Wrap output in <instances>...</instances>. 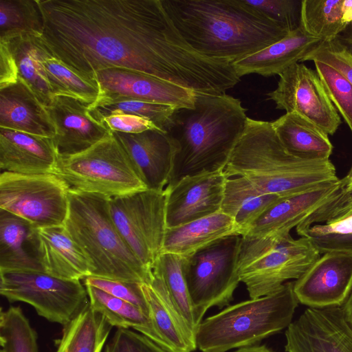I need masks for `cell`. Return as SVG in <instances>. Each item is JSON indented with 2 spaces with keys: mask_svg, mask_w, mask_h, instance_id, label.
I'll use <instances>...</instances> for the list:
<instances>
[{
  "mask_svg": "<svg viewBox=\"0 0 352 352\" xmlns=\"http://www.w3.org/2000/svg\"><path fill=\"white\" fill-rule=\"evenodd\" d=\"M50 52L79 76L118 67L192 91L221 95L239 81L232 64L197 52L162 0H38Z\"/></svg>",
  "mask_w": 352,
  "mask_h": 352,
  "instance_id": "cell-1",
  "label": "cell"
},
{
  "mask_svg": "<svg viewBox=\"0 0 352 352\" xmlns=\"http://www.w3.org/2000/svg\"><path fill=\"white\" fill-rule=\"evenodd\" d=\"M182 37L199 54L234 63L290 32L245 0H162Z\"/></svg>",
  "mask_w": 352,
  "mask_h": 352,
  "instance_id": "cell-2",
  "label": "cell"
},
{
  "mask_svg": "<svg viewBox=\"0 0 352 352\" xmlns=\"http://www.w3.org/2000/svg\"><path fill=\"white\" fill-rule=\"evenodd\" d=\"M248 118L241 102L226 94H196L193 108L176 109L167 133L177 152L167 186L187 175L224 169Z\"/></svg>",
  "mask_w": 352,
  "mask_h": 352,
  "instance_id": "cell-3",
  "label": "cell"
},
{
  "mask_svg": "<svg viewBox=\"0 0 352 352\" xmlns=\"http://www.w3.org/2000/svg\"><path fill=\"white\" fill-rule=\"evenodd\" d=\"M224 171L242 177L262 192L285 197L339 180L330 160H308L289 153L272 122L248 118Z\"/></svg>",
  "mask_w": 352,
  "mask_h": 352,
  "instance_id": "cell-4",
  "label": "cell"
},
{
  "mask_svg": "<svg viewBox=\"0 0 352 352\" xmlns=\"http://www.w3.org/2000/svg\"><path fill=\"white\" fill-rule=\"evenodd\" d=\"M109 199L70 188L64 226L88 259L91 276L148 283L152 272L138 260L118 230Z\"/></svg>",
  "mask_w": 352,
  "mask_h": 352,
  "instance_id": "cell-5",
  "label": "cell"
},
{
  "mask_svg": "<svg viewBox=\"0 0 352 352\" xmlns=\"http://www.w3.org/2000/svg\"><path fill=\"white\" fill-rule=\"evenodd\" d=\"M298 304L294 282H286L270 294L229 306L200 322L197 347L201 352H226L254 346L287 327Z\"/></svg>",
  "mask_w": 352,
  "mask_h": 352,
  "instance_id": "cell-6",
  "label": "cell"
},
{
  "mask_svg": "<svg viewBox=\"0 0 352 352\" xmlns=\"http://www.w3.org/2000/svg\"><path fill=\"white\" fill-rule=\"evenodd\" d=\"M320 256L319 251L306 237L241 236L240 280L250 298L262 297L277 291L287 280L299 278Z\"/></svg>",
  "mask_w": 352,
  "mask_h": 352,
  "instance_id": "cell-7",
  "label": "cell"
},
{
  "mask_svg": "<svg viewBox=\"0 0 352 352\" xmlns=\"http://www.w3.org/2000/svg\"><path fill=\"white\" fill-rule=\"evenodd\" d=\"M54 174L72 189L108 198L147 189L113 132L81 153L59 157Z\"/></svg>",
  "mask_w": 352,
  "mask_h": 352,
  "instance_id": "cell-8",
  "label": "cell"
},
{
  "mask_svg": "<svg viewBox=\"0 0 352 352\" xmlns=\"http://www.w3.org/2000/svg\"><path fill=\"white\" fill-rule=\"evenodd\" d=\"M241 235H231L184 258V274L198 325L209 308H222L233 299L241 282Z\"/></svg>",
  "mask_w": 352,
  "mask_h": 352,
  "instance_id": "cell-9",
  "label": "cell"
},
{
  "mask_svg": "<svg viewBox=\"0 0 352 352\" xmlns=\"http://www.w3.org/2000/svg\"><path fill=\"white\" fill-rule=\"evenodd\" d=\"M0 294L10 302L30 304L39 316L63 327L89 304L80 280L63 279L39 271L0 272Z\"/></svg>",
  "mask_w": 352,
  "mask_h": 352,
  "instance_id": "cell-10",
  "label": "cell"
},
{
  "mask_svg": "<svg viewBox=\"0 0 352 352\" xmlns=\"http://www.w3.org/2000/svg\"><path fill=\"white\" fill-rule=\"evenodd\" d=\"M70 187L53 173L0 175V209L29 222L34 228L64 225Z\"/></svg>",
  "mask_w": 352,
  "mask_h": 352,
  "instance_id": "cell-11",
  "label": "cell"
},
{
  "mask_svg": "<svg viewBox=\"0 0 352 352\" xmlns=\"http://www.w3.org/2000/svg\"><path fill=\"white\" fill-rule=\"evenodd\" d=\"M164 190L146 189L109 199L115 225L135 256L148 270L162 252L166 230Z\"/></svg>",
  "mask_w": 352,
  "mask_h": 352,
  "instance_id": "cell-12",
  "label": "cell"
},
{
  "mask_svg": "<svg viewBox=\"0 0 352 352\" xmlns=\"http://www.w3.org/2000/svg\"><path fill=\"white\" fill-rule=\"evenodd\" d=\"M279 77L276 88L267 94L276 109L298 113L333 135L342 121L316 71L297 63Z\"/></svg>",
  "mask_w": 352,
  "mask_h": 352,
  "instance_id": "cell-13",
  "label": "cell"
},
{
  "mask_svg": "<svg viewBox=\"0 0 352 352\" xmlns=\"http://www.w3.org/2000/svg\"><path fill=\"white\" fill-rule=\"evenodd\" d=\"M228 178L224 169H220L187 175L175 184L167 186V228L219 212Z\"/></svg>",
  "mask_w": 352,
  "mask_h": 352,
  "instance_id": "cell-14",
  "label": "cell"
},
{
  "mask_svg": "<svg viewBox=\"0 0 352 352\" xmlns=\"http://www.w3.org/2000/svg\"><path fill=\"white\" fill-rule=\"evenodd\" d=\"M287 352H352V329L342 306L307 308L285 331Z\"/></svg>",
  "mask_w": 352,
  "mask_h": 352,
  "instance_id": "cell-15",
  "label": "cell"
},
{
  "mask_svg": "<svg viewBox=\"0 0 352 352\" xmlns=\"http://www.w3.org/2000/svg\"><path fill=\"white\" fill-rule=\"evenodd\" d=\"M322 254L294 282L295 296L309 307L342 306L352 290V254Z\"/></svg>",
  "mask_w": 352,
  "mask_h": 352,
  "instance_id": "cell-16",
  "label": "cell"
},
{
  "mask_svg": "<svg viewBox=\"0 0 352 352\" xmlns=\"http://www.w3.org/2000/svg\"><path fill=\"white\" fill-rule=\"evenodd\" d=\"M89 104L68 95H56L45 107L56 129L52 138L58 157L81 153L111 131L94 119Z\"/></svg>",
  "mask_w": 352,
  "mask_h": 352,
  "instance_id": "cell-17",
  "label": "cell"
},
{
  "mask_svg": "<svg viewBox=\"0 0 352 352\" xmlns=\"http://www.w3.org/2000/svg\"><path fill=\"white\" fill-rule=\"evenodd\" d=\"M113 133L131 159L147 189L164 190L169 183L177 152L175 140L159 129L138 133Z\"/></svg>",
  "mask_w": 352,
  "mask_h": 352,
  "instance_id": "cell-18",
  "label": "cell"
},
{
  "mask_svg": "<svg viewBox=\"0 0 352 352\" xmlns=\"http://www.w3.org/2000/svg\"><path fill=\"white\" fill-rule=\"evenodd\" d=\"M94 80L101 96H118L166 104L193 108L195 93L182 87L124 68L113 67L96 72Z\"/></svg>",
  "mask_w": 352,
  "mask_h": 352,
  "instance_id": "cell-19",
  "label": "cell"
},
{
  "mask_svg": "<svg viewBox=\"0 0 352 352\" xmlns=\"http://www.w3.org/2000/svg\"><path fill=\"white\" fill-rule=\"evenodd\" d=\"M341 179L280 198L241 236L274 238L290 234L340 188Z\"/></svg>",
  "mask_w": 352,
  "mask_h": 352,
  "instance_id": "cell-20",
  "label": "cell"
},
{
  "mask_svg": "<svg viewBox=\"0 0 352 352\" xmlns=\"http://www.w3.org/2000/svg\"><path fill=\"white\" fill-rule=\"evenodd\" d=\"M30 243L44 272L69 280L91 275L88 259L64 225L34 228Z\"/></svg>",
  "mask_w": 352,
  "mask_h": 352,
  "instance_id": "cell-21",
  "label": "cell"
},
{
  "mask_svg": "<svg viewBox=\"0 0 352 352\" xmlns=\"http://www.w3.org/2000/svg\"><path fill=\"white\" fill-rule=\"evenodd\" d=\"M58 157L52 138L0 128L1 170L54 174Z\"/></svg>",
  "mask_w": 352,
  "mask_h": 352,
  "instance_id": "cell-22",
  "label": "cell"
},
{
  "mask_svg": "<svg viewBox=\"0 0 352 352\" xmlns=\"http://www.w3.org/2000/svg\"><path fill=\"white\" fill-rule=\"evenodd\" d=\"M0 128L53 138L56 129L45 107L25 82L0 89Z\"/></svg>",
  "mask_w": 352,
  "mask_h": 352,
  "instance_id": "cell-23",
  "label": "cell"
},
{
  "mask_svg": "<svg viewBox=\"0 0 352 352\" xmlns=\"http://www.w3.org/2000/svg\"><path fill=\"white\" fill-rule=\"evenodd\" d=\"M321 42L299 25L280 41L232 63V65L239 78L253 74L264 77L279 76L302 61Z\"/></svg>",
  "mask_w": 352,
  "mask_h": 352,
  "instance_id": "cell-24",
  "label": "cell"
},
{
  "mask_svg": "<svg viewBox=\"0 0 352 352\" xmlns=\"http://www.w3.org/2000/svg\"><path fill=\"white\" fill-rule=\"evenodd\" d=\"M241 235L234 219L219 211L187 223L166 228L162 253L188 258L231 235Z\"/></svg>",
  "mask_w": 352,
  "mask_h": 352,
  "instance_id": "cell-25",
  "label": "cell"
},
{
  "mask_svg": "<svg viewBox=\"0 0 352 352\" xmlns=\"http://www.w3.org/2000/svg\"><path fill=\"white\" fill-rule=\"evenodd\" d=\"M142 288L150 307L151 318L158 333L172 352H192L195 337L178 314L161 278L152 272L148 283Z\"/></svg>",
  "mask_w": 352,
  "mask_h": 352,
  "instance_id": "cell-26",
  "label": "cell"
},
{
  "mask_svg": "<svg viewBox=\"0 0 352 352\" xmlns=\"http://www.w3.org/2000/svg\"><path fill=\"white\" fill-rule=\"evenodd\" d=\"M271 122L282 144L292 155L308 160H330L333 146L329 135L307 118L290 112Z\"/></svg>",
  "mask_w": 352,
  "mask_h": 352,
  "instance_id": "cell-27",
  "label": "cell"
},
{
  "mask_svg": "<svg viewBox=\"0 0 352 352\" xmlns=\"http://www.w3.org/2000/svg\"><path fill=\"white\" fill-rule=\"evenodd\" d=\"M5 41L16 62L19 77L25 82L45 107L48 106L54 96L43 63L54 56L41 36L23 34Z\"/></svg>",
  "mask_w": 352,
  "mask_h": 352,
  "instance_id": "cell-28",
  "label": "cell"
},
{
  "mask_svg": "<svg viewBox=\"0 0 352 352\" xmlns=\"http://www.w3.org/2000/svg\"><path fill=\"white\" fill-rule=\"evenodd\" d=\"M92 309L100 314L112 327L132 328L157 345L172 352L156 330L151 318L140 309L95 287L85 285Z\"/></svg>",
  "mask_w": 352,
  "mask_h": 352,
  "instance_id": "cell-29",
  "label": "cell"
},
{
  "mask_svg": "<svg viewBox=\"0 0 352 352\" xmlns=\"http://www.w3.org/2000/svg\"><path fill=\"white\" fill-rule=\"evenodd\" d=\"M34 229L25 219L0 209V272H43L25 248Z\"/></svg>",
  "mask_w": 352,
  "mask_h": 352,
  "instance_id": "cell-30",
  "label": "cell"
},
{
  "mask_svg": "<svg viewBox=\"0 0 352 352\" xmlns=\"http://www.w3.org/2000/svg\"><path fill=\"white\" fill-rule=\"evenodd\" d=\"M280 198L261 192L242 177H231L225 184L220 211L234 219L241 236Z\"/></svg>",
  "mask_w": 352,
  "mask_h": 352,
  "instance_id": "cell-31",
  "label": "cell"
},
{
  "mask_svg": "<svg viewBox=\"0 0 352 352\" xmlns=\"http://www.w3.org/2000/svg\"><path fill=\"white\" fill-rule=\"evenodd\" d=\"M113 327L89 305L63 327L56 352H101Z\"/></svg>",
  "mask_w": 352,
  "mask_h": 352,
  "instance_id": "cell-32",
  "label": "cell"
},
{
  "mask_svg": "<svg viewBox=\"0 0 352 352\" xmlns=\"http://www.w3.org/2000/svg\"><path fill=\"white\" fill-rule=\"evenodd\" d=\"M184 258L180 256L162 253L155 262L151 271L161 278L178 314L195 337L198 324L184 274Z\"/></svg>",
  "mask_w": 352,
  "mask_h": 352,
  "instance_id": "cell-33",
  "label": "cell"
},
{
  "mask_svg": "<svg viewBox=\"0 0 352 352\" xmlns=\"http://www.w3.org/2000/svg\"><path fill=\"white\" fill-rule=\"evenodd\" d=\"M176 109L170 105L118 96H101L96 103L89 106V112L96 120L112 113L132 114L148 119L158 129L166 133L170 128Z\"/></svg>",
  "mask_w": 352,
  "mask_h": 352,
  "instance_id": "cell-34",
  "label": "cell"
},
{
  "mask_svg": "<svg viewBox=\"0 0 352 352\" xmlns=\"http://www.w3.org/2000/svg\"><path fill=\"white\" fill-rule=\"evenodd\" d=\"M343 0H302L300 26L322 42L333 41L349 25L342 19Z\"/></svg>",
  "mask_w": 352,
  "mask_h": 352,
  "instance_id": "cell-35",
  "label": "cell"
},
{
  "mask_svg": "<svg viewBox=\"0 0 352 352\" xmlns=\"http://www.w3.org/2000/svg\"><path fill=\"white\" fill-rule=\"evenodd\" d=\"M43 28L38 0H0V41L23 34L41 36Z\"/></svg>",
  "mask_w": 352,
  "mask_h": 352,
  "instance_id": "cell-36",
  "label": "cell"
},
{
  "mask_svg": "<svg viewBox=\"0 0 352 352\" xmlns=\"http://www.w3.org/2000/svg\"><path fill=\"white\" fill-rule=\"evenodd\" d=\"M43 65L54 96H71L90 106L100 98L97 81L79 76L54 57L46 59Z\"/></svg>",
  "mask_w": 352,
  "mask_h": 352,
  "instance_id": "cell-37",
  "label": "cell"
},
{
  "mask_svg": "<svg viewBox=\"0 0 352 352\" xmlns=\"http://www.w3.org/2000/svg\"><path fill=\"white\" fill-rule=\"evenodd\" d=\"M38 336L20 307L0 313V352H38Z\"/></svg>",
  "mask_w": 352,
  "mask_h": 352,
  "instance_id": "cell-38",
  "label": "cell"
},
{
  "mask_svg": "<svg viewBox=\"0 0 352 352\" xmlns=\"http://www.w3.org/2000/svg\"><path fill=\"white\" fill-rule=\"evenodd\" d=\"M328 96L352 133V83L338 70L320 61H314Z\"/></svg>",
  "mask_w": 352,
  "mask_h": 352,
  "instance_id": "cell-39",
  "label": "cell"
},
{
  "mask_svg": "<svg viewBox=\"0 0 352 352\" xmlns=\"http://www.w3.org/2000/svg\"><path fill=\"white\" fill-rule=\"evenodd\" d=\"M84 283L133 304L151 318L150 307L142 288V283L93 276L85 278Z\"/></svg>",
  "mask_w": 352,
  "mask_h": 352,
  "instance_id": "cell-40",
  "label": "cell"
},
{
  "mask_svg": "<svg viewBox=\"0 0 352 352\" xmlns=\"http://www.w3.org/2000/svg\"><path fill=\"white\" fill-rule=\"evenodd\" d=\"M320 61L334 67L352 83V55L336 41L321 42L302 61ZM346 177L352 179V165Z\"/></svg>",
  "mask_w": 352,
  "mask_h": 352,
  "instance_id": "cell-41",
  "label": "cell"
},
{
  "mask_svg": "<svg viewBox=\"0 0 352 352\" xmlns=\"http://www.w3.org/2000/svg\"><path fill=\"white\" fill-rule=\"evenodd\" d=\"M289 31L300 25L301 1L297 0H245Z\"/></svg>",
  "mask_w": 352,
  "mask_h": 352,
  "instance_id": "cell-42",
  "label": "cell"
},
{
  "mask_svg": "<svg viewBox=\"0 0 352 352\" xmlns=\"http://www.w3.org/2000/svg\"><path fill=\"white\" fill-rule=\"evenodd\" d=\"M104 352H168L142 333L118 328Z\"/></svg>",
  "mask_w": 352,
  "mask_h": 352,
  "instance_id": "cell-43",
  "label": "cell"
},
{
  "mask_svg": "<svg viewBox=\"0 0 352 352\" xmlns=\"http://www.w3.org/2000/svg\"><path fill=\"white\" fill-rule=\"evenodd\" d=\"M98 121L111 132L138 133L150 129H158L148 119L128 113H112Z\"/></svg>",
  "mask_w": 352,
  "mask_h": 352,
  "instance_id": "cell-44",
  "label": "cell"
},
{
  "mask_svg": "<svg viewBox=\"0 0 352 352\" xmlns=\"http://www.w3.org/2000/svg\"><path fill=\"white\" fill-rule=\"evenodd\" d=\"M19 80V70L8 44L0 41V89L16 83Z\"/></svg>",
  "mask_w": 352,
  "mask_h": 352,
  "instance_id": "cell-45",
  "label": "cell"
},
{
  "mask_svg": "<svg viewBox=\"0 0 352 352\" xmlns=\"http://www.w3.org/2000/svg\"><path fill=\"white\" fill-rule=\"evenodd\" d=\"M320 254L327 252H343L352 254V234L341 236L309 239Z\"/></svg>",
  "mask_w": 352,
  "mask_h": 352,
  "instance_id": "cell-46",
  "label": "cell"
},
{
  "mask_svg": "<svg viewBox=\"0 0 352 352\" xmlns=\"http://www.w3.org/2000/svg\"><path fill=\"white\" fill-rule=\"evenodd\" d=\"M334 41L352 55V28L350 25Z\"/></svg>",
  "mask_w": 352,
  "mask_h": 352,
  "instance_id": "cell-47",
  "label": "cell"
},
{
  "mask_svg": "<svg viewBox=\"0 0 352 352\" xmlns=\"http://www.w3.org/2000/svg\"><path fill=\"white\" fill-rule=\"evenodd\" d=\"M342 308L344 318L352 329V290Z\"/></svg>",
  "mask_w": 352,
  "mask_h": 352,
  "instance_id": "cell-48",
  "label": "cell"
},
{
  "mask_svg": "<svg viewBox=\"0 0 352 352\" xmlns=\"http://www.w3.org/2000/svg\"><path fill=\"white\" fill-rule=\"evenodd\" d=\"M342 12L344 22L350 25L352 21V0H343Z\"/></svg>",
  "mask_w": 352,
  "mask_h": 352,
  "instance_id": "cell-49",
  "label": "cell"
},
{
  "mask_svg": "<svg viewBox=\"0 0 352 352\" xmlns=\"http://www.w3.org/2000/svg\"><path fill=\"white\" fill-rule=\"evenodd\" d=\"M234 352H274L265 346H250L240 348Z\"/></svg>",
  "mask_w": 352,
  "mask_h": 352,
  "instance_id": "cell-50",
  "label": "cell"
},
{
  "mask_svg": "<svg viewBox=\"0 0 352 352\" xmlns=\"http://www.w3.org/2000/svg\"><path fill=\"white\" fill-rule=\"evenodd\" d=\"M345 182V186L352 191V179H348L346 176L344 177Z\"/></svg>",
  "mask_w": 352,
  "mask_h": 352,
  "instance_id": "cell-51",
  "label": "cell"
},
{
  "mask_svg": "<svg viewBox=\"0 0 352 352\" xmlns=\"http://www.w3.org/2000/svg\"><path fill=\"white\" fill-rule=\"evenodd\" d=\"M350 25H351V28H352V21H351V23L350 24Z\"/></svg>",
  "mask_w": 352,
  "mask_h": 352,
  "instance_id": "cell-52",
  "label": "cell"
}]
</instances>
